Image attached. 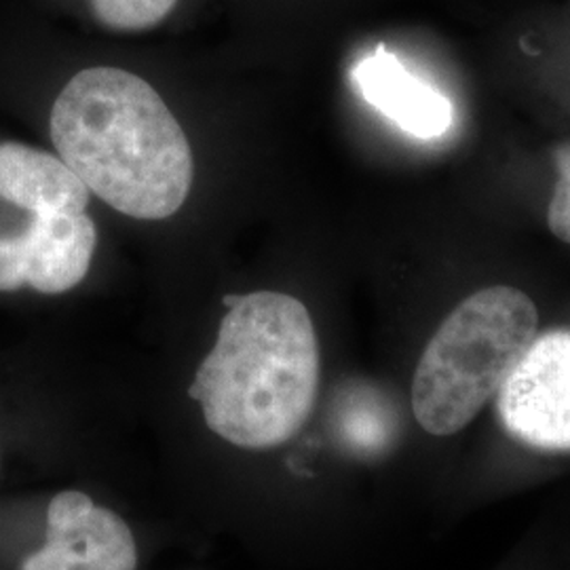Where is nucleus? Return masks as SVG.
<instances>
[{"instance_id": "1", "label": "nucleus", "mask_w": 570, "mask_h": 570, "mask_svg": "<svg viewBox=\"0 0 570 570\" xmlns=\"http://www.w3.org/2000/svg\"><path fill=\"white\" fill-rule=\"evenodd\" d=\"M51 140L89 193L129 218L165 220L193 186V150L159 91L121 68H87L61 89Z\"/></svg>"}, {"instance_id": "2", "label": "nucleus", "mask_w": 570, "mask_h": 570, "mask_svg": "<svg viewBox=\"0 0 570 570\" xmlns=\"http://www.w3.org/2000/svg\"><path fill=\"white\" fill-rule=\"evenodd\" d=\"M216 345L188 389L216 435L239 449L292 440L320 387V345L306 306L282 292L226 296Z\"/></svg>"}, {"instance_id": "3", "label": "nucleus", "mask_w": 570, "mask_h": 570, "mask_svg": "<svg viewBox=\"0 0 570 570\" xmlns=\"http://www.w3.org/2000/svg\"><path fill=\"white\" fill-rule=\"evenodd\" d=\"M539 313L522 289L473 292L431 336L412 379V412L431 435H454L505 385L537 338Z\"/></svg>"}, {"instance_id": "4", "label": "nucleus", "mask_w": 570, "mask_h": 570, "mask_svg": "<svg viewBox=\"0 0 570 570\" xmlns=\"http://www.w3.org/2000/svg\"><path fill=\"white\" fill-rule=\"evenodd\" d=\"M497 412L524 446L570 452V330L537 334L497 393Z\"/></svg>"}, {"instance_id": "5", "label": "nucleus", "mask_w": 570, "mask_h": 570, "mask_svg": "<svg viewBox=\"0 0 570 570\" xmlns=\"http://www.w3.org/2000/svg\"><path fill=\"white\" fill-rule=\"evenodd\" d=\"M98 228L82 214L32 216L16 237H0V292L23 285L63 294L81 284L96 254Z\"/></svg>"}, {"instance_id": "6", "label": "nucleus", "mask_w": 570, "mask_h": 570, "mask_svg": "<svg viewBox=\"0 0 570 570\" xmlns=\"http://www.w3.org/2000/svg\"><path fill=\"white\" fill-rule=\"evenodd\" d=\"M138 550L117 513L66 490L49 503L47 541L21 570H136Z\"/></svg>"}, {"instance_id": "7", "label": "nucleus", "mask_w": 570, "mask_h": 570, "mask_svg": "<svg viewBox=\"0 0 570 570\" xmlns=\"http://www.w3.org/2000/svg\"><path fill=\"white\" fill-rule=\"evenodd\" d=\"M351 81L364 102L412 138L435 140L454 122V106L449 98L414 77L385 47L357 61L351 70Z\"/></svg>"}, {"instance_id": "8", "label": "nucleus", "mask_w": 570, "mask_h": 570, "mask_svg": "<svg viewBox=\"0 0 570 570\" xmlns=\"http://www.w3.org/2000/svg\"><path fill=\"white\" fill-rule=\"evenodd\" d=\"M89 188L61 161L26 144H0V199L32 216L82 214Z\"/></svg>"}, {"instance_id": "9", "label": "nucleus", "mask_w": 570, "mask_h": 570, "mask_svg": "<svg viewBox=\"0 0 570 570\" xmlns=\"http://www.w3.org/2000/svg\"><path fill=\"white\" fill-rule=\"evenodd\" d=\"M178 0H91V13L115 32H142L159 26Z\"/></svg>"}, {"instance_id": "10", "label": "nucleus", "mask_w": 570, "mask_h": 570, "mask_svg": "<svg viewBox=\"0 0 570 570\" xmlns=\"http://www.w3.org/2000/svg\"><path fill=\"white\" fill-rule=\"evenodd\" d=\"M553 161L558 169V183L551 193L548 226L553 237L570 244V142L553 150Z\"/></svg>"}]
</instances>
